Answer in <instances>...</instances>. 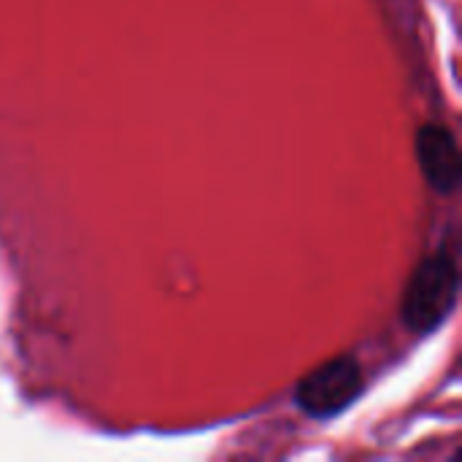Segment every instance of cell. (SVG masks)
Wrapping results in <instances>:
<instances>
[{"label": "cell", "instance_id": "6da1fadb", "mask_svg": "<svg viewBox=\"0 0 462 462\" xmlns=\"http://www.w3.org/2000/svg\"><path fill=\"white\" fill-rule=\"evenodd\" d=\"M457 265L449 254L428 257L411 276L403 295V322L417 336L436 330L457 303Z\"/></svg>", "mask_w": 462, "mask_h": 462}, {"label": "cell", "instance_id": "7a4b0ae2", "mask_svg": "<svg viewBox=\"0 0 462 462\" xmlns=\"http://www.w3.org/2000/svg\"><path fill=\"white\" fill-rule=\"evenodd\" d=\"M363 393V368L355 357H336L311 371L295 390L298 406L317 420L333 417L357 401Z\"/></svg>", "mask_w": 462, "mask_h": 462}, {"label": "cell", "instance_id": "3957f363", "mask_svg": "<svg viewBox=\"0 0 462 462\" xmlns=\"http://www.w3.org/2000/svg\"><path fill=\"white\" fill-rule=\"evenodd\" d=\"M417 157L425 179L439 192H455L460 184L462 162L455 135L441 125H425L417 133Z\"/></svg>", "mask_w": 462, "mask_h": 462}]
</instances>
